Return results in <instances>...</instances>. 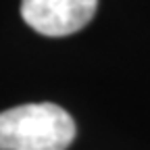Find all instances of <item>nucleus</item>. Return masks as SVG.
<instances>
[{
  "label": "nucleus",
  "mask_w": 150,
  "mask_h": 150,
  "mask_svg": "<svg viewBox=\"0 0 150 150\" xmlns=\"http://www.w3.org/2000/svg\"><path fill=\"white\" fill-rule=\"evenodd\" d=\"M75 121L52 102H33L0 112V150H67Z\"/></svg>",
  "instance_id": "obj_1"
},
{
  "label": "nucleus",
  "mask_w": 150,
  "mask_h": 150,
  "mask_svg": "<svg viewBox=\"0 0 150 150\" xmlns=\"http://www.w3.org/2000/svg\"><path fill=\"white\" fill-rule=\"evenodd\" d=\"M98 0H21L23 21L42 35L61 38L86 27Z\"/></svg>",
  "instance_id": "obj_2"
}]
</instances>
